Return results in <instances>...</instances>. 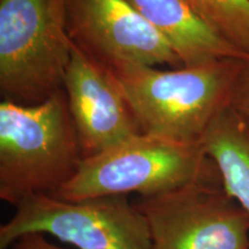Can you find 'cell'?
<instances>
[{"label":"cell","mask_w":249,"mask_h":249,"mask_svg":"<svg viewBox=\"0 0 249 249\" xmlns=\"http://www.w3.org/2000/svg\"><path fill=\"white\" fill-rule=\"evenodd\" d=\"M246 60L220 59L198 66L163 71L140 64L107 67L142 133L196 143L231 107Z\"/></svg>","instance_id":"6da1fadb"},{"label":"cell","mask_w":249,"mask_h":249,"mask_svg":"<svg viewBox=\"0 0 249 249\" xmlns=\"http://www.w3.org/2000/svg\"><path fill=\"white\" fill-rule=\"evenodd\" d=\"M83 160L65 90L33 105L0 103V198L53 195Z\"/></svg>","instance_id":"7a4b0ae2"},{"label":"cell","mask_w":249,"mask_h":249,"mask_svg":"<svg viewBox=\"0 0 249 249\" xmlns=\"http://www.w3.org/2000/svg\"><path fill=\"white\" fill-rule=\"evenodd\" d=\"M220 173L202 142L188 143L141 133L83 158L75 176L53 194L65 201L102 196H154Z\"/></svg>","instance_id":"3957f363"},{"label":"cell","mask_w":249,"mask_h":249,"mask_svg":"<svg viewBox=\"0 0 249 249\" xmlns=\"http://www.w3.org/2000/svg\"><path fill=\"white\" fill-rule=\"evenodd\" d=\"M71 48L67 0H0L2 101L38 104L61 90Z\"/></svg>","instance_id":"277c9868"},{"label":"cell","mask_w":249,"mask_h":249,"mask_svg":"<svg viewBox=\"0 0 249 249\" xmlns=\"http://www.w3.org/2000/svg\"><path fill=\"white\" fill-rule=\"evenodd\" d=\"M31 233L50 234L79 249H151L147 219L127 195L81 201L29 196L0 226V249Z\"/></svg>","instance_id":"5b68a950"},{"label":"cell","mask_w":249,"mask_h":249,"mask_svg":"<svg viewBox=\"0 0 249 249\" xmlns=\"http://www.w3.org/2000/svg\"><path fill=\"white\" fill-rule=\"evenodd\" d=\"M147 219L151 249H249V213L205 180L133 201Z\"/></svg>","instance_id":"8992f818"},{"label":"cell","mask_w":249,"mask_h":249,"mask_svg":"<svg viewBox=\"0 0 249 249\" xmlns=\"http://www.w3.org/2000/svg\"><path fill=\"white\" fill-rule=\"evenodd\" d=\"M71 42L107 67L182 64L169 43L124 0H67Z\"/></svg>","instance_id":"52a82bcc"},{"label":"cell","mask_w":249,"mask_h":249,"mask_svg":"<svg viewBox=\"0 0 249 249\" xmlns=\"http://www.w3.org/2000/svg\"><path fill=\"white\" fill-rule=\"evenodd\" d=\"M62 89L83 158L142 133L108 68L73 43Z\"/></svg>","instance_id":"ba28073f"},{"label":"cell","mask_w":249,"mask_h":249,"mask_svg":"<svg viewBox=\"0 0 249 249\" xmlns=\"http://www.w3.org/2000/svg\"><path fill=\"white\" fill-rule=\"evenodd\" d=\"M169 43L182 66H198L220 59L247 60L194 13L185 0H124Z\"/></svg>","instance_id":"9c48e42d"},{"label":"cell","mask_w":249,"mask_h":249,"mask_svg":"<svg viewBox=\"0 0 249 249\" xmlns=\"http://www.w3.org/2000/svg\"><path fill=\"white\" fill-rule=\"evenodd\" d=\"M225 191L249 213V118L225 108L202 139Z\"/></svg>","instance_id":"30bf717a"},{"label":"cell","mask_w":249,"mask_h":249,"mask_svg":"<svg viewBox=\"0 0 249 249\" xmlns=\"http://www.w3.org/2000/svg\"><path fill=\"white\" fill-rule=\"evenodd\" d=\"M185 1L217 35L249 55V0Z\"/></svg>","instance_id":"8fae6325"},{"label":"cell","mask_w":249,"mask_h":249,"mask_svg":"<svg viewBox=\"0 0 249 249\" xmlns=\"http://www.w3.org/2000/svg\"><path fill=\"white\" fill-rule=\"evenodd\" d=\"M231 107L249 118V59L244 62L236 80Z\"/></svg>","instance_id":"7c38bea8"},{"label":"cell","mask_w":249,"mask_h":249,"mask_svg":"<svg viewBox=\"0 0 249 249\" xmlns=\"http://www.w3.org/2000/svg\"><path fill=\"white\" fill-rule=\"evenodd\" d=\"M9 249H62L50 242L44 234L31 233L23 235Z\"/></svg>","instance_id":"4fadbf2b"}]
</instances>
